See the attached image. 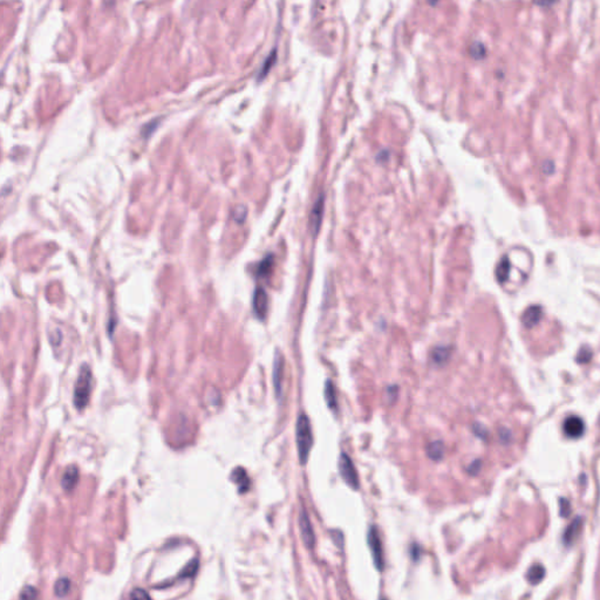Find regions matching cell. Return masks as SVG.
I'll return each mask as SVG.
<instances>
[{
    "label": "cell",
    "instance_id": "5bb4252c",
    "mask_svg": "<svg viewBox=\"0 0 600 600\" xmlns=\"http://www.w3.org/2000/svg\"><path fill=\"white\" fill-rule=\"evenodd\" d=\"M510 269H511V264H510L509 258H507V257H503L496 269V277L499 283H504L509 278Z\"/></svg>",
    "mask_w": 600,
    "mask_h": 600
},
{
    "label": "cell",
    "instance_id": "603a6c76",
    "mask_svg": "<svg viewBox=\"0 0 600 600\" xmlns=\"http://www.w3.org/2000/svg\"><path fill=\"white\" fill-rule=\"evenodd\" d=\"M197 570H198V560L194 559L193 561H190V563L187 565L186 568H184L183 571H182L181 577H184V578L193 577V575L197 572Z\"/></svg>",
    "mask_w": 600,
    "mask_h": 600
},
{
    "label": "cell",
    "instance_id": "7a4b0ae2",
    "mask_svg": "<svg viewBox=\"0 0 600 600\" xmlns=\"http://www.w3.org/2000/svg\"><path fill=\"white\" fill-rule=\"evenodd\" d=\"M92 386H93V376H92L91 368L89 366L84 365L81 367L80 374L78 376L74 388V404L79 410L84 409L88 404Z\"/></svg>",
    "mask_w": 600,
    "mask_h": 600
},
{
    "label": "cell",
    "instance_id": "9c48e42d",
    "mask_svg": "<svg viewBox=\"0 0 600 600\" xmlns=\"http://www.w3.org/2000/svg\"><path fill=\"white\" fill-rule=\"evenodd\" d=\"M581 524H582V519L580 517H575V518L572 520L570 525L566 527V530H565L563 539L564 543L566 545H571L573 541L577 539L579 533H580L581 531Z\"/></svg>",
    "mask_w": 600,
    "mask_h": 600
},
{
    "label": "cell",
    "instance_id": "f1b7e54d",
    "mask_svg": "<svg viewBox=\"0 0 600 600\" xmlns=\"http://www.w3.org/2000/svg\"><path fill=\"white\" fill-rule=\"evenodd\" d=\"M479 468H481V461H475V462H472L470 467L468 468V471L470 472L471 475H475L478 472Z\"/></svg>",
    "mask_w": 600,
    "mask_h": 600
},
{
    "label": "cell",
    "instance_id": "52a82bcc",
    "mask_svg": "<svg viewBox=\"0 0 600 600\" xmlns=\"http://www.w3.org/2000/svg\"><path fill=\"white\" fill-rule=\"evenodd\" d=\"M269 307V298L265 290L262 287H257L253 294V311L259 319H264L267 313Z\"/></svg>",
    "mask_w": 600,
    "mask_h": 600
},
{
    "label": "cell",
    "instance_id": "3957f363",
    "mask_svg": "<svg viewBox=\"0 0 600 600\" xmlns=\"http://www.w3.org/2000/svg\"><path fill=\"white\" fill-rule=\"evenodd\" d=\"M339 472H340L341 477L345 481L346 484L355 490L359 488L360 482L358 471H356L352 459L349 458V456L345 454V452H342L340 457H339Z\"/></svg>",
    "mask_w": 600,
    "mask_h": 600
},
{
    "label": "cell",
    "instance_id": "8992f818",
    "mask_svg": "<svg viewBox=\"0 0 600 600\" xmlns=\"http://www.w3.org/2000/svg\"><path fill=\"white\" fill-rule=\"evenodd\" d=\"M564 434L570 438H579L585 431V423L579 416H568L563 424Z\"/></svg>",
    "mask_w": 600,
    "mask_h": 600
},
{
    "label": "cell",
    "instance_id": "d6986e66",
    "mask_svg": "<svg viewBox=\"0 0 600 600\" xmlns=\"http://www.w3.org/2000/svg\"><path fill=\"white\" fill-rule=\"evenodd\" d=\"M449 355H450V348L445 347V346H440V347H436L434 349L433 354V361L436 363H444L447 361Z\"/></svg>",
    "mask_w": 600,
    "mask_h": 600
},
{
    "label": "cell",
    "instance_id": "4fadbf2b",
    "mask_svg": "<svg viewBox=\"0 0 600 600\" xmlns=\"http://www.w3.org/2000/svg\"><path fill=\"white\" fill-rule=\"evenodd\" d=\"M444 444L442 441H434L427 445V455L434 461H440L444 456Z\"/></svg>",
    "mask_w": 600,
    "mask_h": 600
},
{
    "label": "cell",
    "instance_id": "2e32d148",
    "mask_svg": "<svg viewBox=\"0 0 600 600\" xmlns=\"http://www.w3.org/2000/svg\"><path fill=\"white\" fill-rule=\"evenodd\" d=\"M545 575V570L544 567L541 566V565H533L532 567H530V570L527 571L526 578L527 580H529L531 584H538V582H540L543 580Z\"/></svg>",
    "mask_w": 600,
    "mask_h": 600
},
{
    "label": "cell",
    "instance_id": "ac0fdd59",
    "mask_svg": "<svg viewBox=\"0 0 600 600\" xmlns=\"http://www.w3.org/2000/svg\"><path fill=\"white\" fill-rule=\"evenodd\" d=\"M71 589V581L68 578H60L58 579L56 585H54V592L58 596L63 598L70 592Z\"/></svg>",
    "mask_w": 600,
    "mask_h": 600
},
{
    "label": "cell",
    "instance_id": "7c38bea8",
    "mask_svg": "<svg viewBox=\"0 0 600 600\" xmlns=\"http://www.w3.org/2000/svg\"><path fill=\"white\" fill-rule=\"evenodd\" d=\"M232 481L238 485V490L241 493H244L250 488V478L246 471L243 468H237L232 471Z\"/></svg>",
    "mask_w": 600,
    "mask_h": 600
},
{
    "label": "cell",
    "instance_id": "83f0119b",
    "mask_svg": "<svg viewBox=\"0 0 600 600\" xmlns=\"http://www.w3.org/2000/svg\"><path fill=\"white\" fill-rule=\"evenodd\" d=\"M541 169H543L545 174L551 175L554 171V163L552 161H545L543 166H541Z\"/></svg>",
    "mask_w": 600,
    "mask_h": 600
},
{
    "label": "cell",
    "instance_id": "484cf974",
    "mask_svg": "<svg viewBox=\"0 0 600 600\" xmlns=\"http://www.w3.org/2000/svg\"><path fill=\"white\" fill-rule=\"evenodd\" d=\"M274 59H276V51H273V52L271 53L269 57H267V59L265 60V63H264L263 67H262V71H260V73H259L260 78L265 77V74L267 73V71L270 70L271 65H272L274 63Z\"/></svg>",
    "mask_w": 600,
    "mask_h": 600
},
{
    "label": "cell",
    "instance_id": "277c9868",
    "mask_svg": "<svg viewBox=\"0 0 600 600\" xmlns=\"http://www.w3.org/2000/svg\"><path fill=\"white\" fill-rule=\"evenodd\" d=\"M368 544H369V548H371V551H372L373 560H374L376 568L380 571H382L383 570L382 544H381V539H380V536H379V531L375 526H372L368 531Z\"/></svg>",
    "mask_w": 600,
    "mask_h": 600
},
{
    "label": "cell",
    "instance_id": "ffe728a7",
    "mask_svg": "<svg viewBox=\"0 0 600 600\" xmlns=\"http://www.w3.org/2000/svg\"><path fill=\"white\" fill-rule=\"evenodd\" d=\"M38 591L34 586L27 585L22 589L19 595V600H37Z\"/></svg>",
    "mask_w": 600,
    "mask_h": 600
},
{
    "label": "cell",
    "instance_id": "ba28073f",
    "mask_svg": "<svg viewBox=\"0 0 600 600\" xmlns=\"http://www.w3.org/2000/svg\"><path fill=\"white\" fill-rule=\"evenodd\" d=\"M283 369H284V361L283 356L279 352L276 353L273 363V385L276 388L277 395L280 396L282 394V380H283Z\"/></svg>",
    "mask_w": 600,
    "mask_h": 600
},
{
    "label": "cell",
    "instance_id": "f546056e",
    "mask_svg": "<svg viewBox=\"0 0 600 600\" xmlns=\"http://www.w3.org/2000/svg\"><path fill=\"white\" fill-rule=\"evenodd\" d=\"M474 430H475V433L477 434L479 437H485L486 431H485V429L482 426H475L474 427Z\"/></svg>",
    "mask_w": 600,
    "mask_h": 600
},
{
    "label": "cell",
    "instance_id": "9a60e30c",
    "mask_svg": "<svg viewBox=\"0 0 600 600\" xmlns=\"http://www.w3.org/2000/svg\"><path fill=\"white\" fill-rule=\"evenodd\" d=\"M325 399L328 407L332 410H337L338 408V400H337V392H335V387L331 380H327L326 385H325Z\"/></svg>",
    "mask_w": 600,
    "mask_h": 600
},
{
    "label": "cell",
    "instance_id": "44dd1931",
    "mask_svg": "<svg viewBox=\"0 0 600 600\" xmlns=\"http://www.w3.org/2000/svg\"><path fill=\"white\" fill-rule=\"evenodd\" d=\"M470 54L475 59H482L485 56V47L482 43H474L470 47Z\"/></svg>",
    "mask_w": 600,
    "mask_h": 600
},
{
    "label": "cell",
    "instance_id": "cb8c5ba5",
    "mask_svg": "<svg viewBox=\"0 0 600 600\" xmlns=\"http://www.w3.org/2000/svg\"><path fill=\"white\" fill-rule=\"evenodd\" d=\"M130 600H152L147 591L142 588H135L130 593Z\"/></svg>",
    "mask_w": 600,
    "mask_h": 600
},
{
    "label": "cell",
    "instance_id": "30bf717a",
    "mask_svg": "<svg viewBox=\"0 0 600 600\" xmlns=\"http://www.w3.org/2000/svg\"><path fill=\"white\" fill-rule=\"evenodd\" d=\"M541 318V308L540 306H537V305H533V306L527 307L525 312H524L523 317H522V322L523 325L527 328L533 327L534 325L538 324V321L540 320Z\"/></svg>",
    "mask_w": 600,
    "mask_h": 600
},
{
    "label": "cell",
    "instance_id": "5b68a950",
    "mask_svg": "<svg viewBox=\"0 0 600 600\" xmlns=\"http://www.w3.org/2000/svg\"><path fill=\"white\" fill-rule=\"evenodd\" d=\"M299 529H300L301 538H303L305 546H306L307 548H310V550L311 548H313L315 545L314 531H313V527H312L310 517H308L307 512L305 511V510H301V512H300Z\"/></svg>",
    "mask_w": 600,
    "mask_h": 600
},
{
    "label": "cell",
    "instance_id": "8fae6325",
    "mask_svg": "<svg viewBox=\"0 0 600 600\" xmlns=\"http://www.w3.org/2000/svg\"><path fill=\"white\" fill-rule=\"evenodd\" d=\"M78 479H79L78 468L75 467V465H71V467H68L66 469V471H65L63 479H61V485H63V488L65 490L71 491V490L73 489L75 485H77Z\"/></svg>",
    "mask_w": 600,
    "mask_h": 600
},
{
    "label": "cell",
    "instance_id": "4316f807",
    "mask_svg": "<svg viewBox=\"0 0 600 600\" xmlns=\"http://www.w3.org/2000/svg\"><path fill=\"white\" fill-rule=\"evenodd\" d=\"M560 513H561V516H564V517H568V515L571 513L570 502L565 498L560 499Z\"/></svg>",
    "mask_w": 600,
    "mask_h": 600
},
{
    "label": "cell",
    "instance_id": "d4e9b609",
    "mask_svg": "<svg viewBox=\"0 0 600 600\" xmlns=\"http://www.w3.org/2000/svg\"><path fill=\"white\" fill-rule=\"evenodd\" d=\"M591 358H592L591 349H589L588 347H582L580 351H579L578 355H577V361L579 363H586L591 360Z\"/></svg>",
    "mask_w": 600,
    "mask_h": 600
},
{
    "label": "cell",
    "instance_id": "7402d4cb",
    "mask_svg": "<svg viewBox=\"0 0 600 600\" xmlns=\"http://www.w3.org/2000/svg\"><path fill=\"white\" fill-rule=\"evenodd\" d=\"M272 262H273L272 256H269V257H266V258L264 259L263 262L259 264L258 271H257V272H258V274H259L260 277L266 276V274L270 272L271 266H272Z\"/></svg>",
    "mask_w": 600,
    "mask_h": 600
},
{
    "label": "cell",
    "instance_id": "e0dca14e",
    "mask_svg": "<svg viewBox=\"0 0 600 600\" xmlns=\"http://www.w3.org/2000/svg\"><path fill=\"white\" fill-rule=\"evenodd\" d=\"M322 202H324V198H322V196H320V197L318 198L317 203L314 204L313 211H312V215H311L312 216L311 218L313 219V221H312V226H313V228H315V231H317V230H318L319 225H320V222H321L322 207H324Z\"/></svg>",
    "mask_w": 600,
    "mask_h": 600
},
{
    "label": "cell",
    "instance_id": "6da1fadb",
    "mask_svg": "<svg viewBox=\"0 0 600 600\" xmlns=\"http://www.w3.org/2000/svg\"><path fill=\"white\" fill-rule=\"evenodd\" d=\"M296 438L300 463L304 465L307 462L308 455H310L312 445H313V434H312L311 422L306 415H300L298 417L296 426Z\"/></svg>",
    "mask_w": 600,
    "mask_h": 600
}]
</instances>
